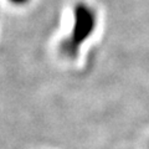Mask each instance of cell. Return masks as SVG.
<instances>
[{
	"label": "cell",
	"mask_w": 149,
	"mask_h": 149,
	"mask_svg": "<svg viewBox=\"0 0 149 149\" xmlns=\"http://www.w3.org/2000/svg\"><path fill=\"white\" fill-rule=\"evenodd\" d=\"M73 27L71 35L60 44V52L67 58H74L82 44L90 37L96 27V14L85 3H78L73 9Z\"/></svg>",
	"instance_id": "6da1fadb"
},
{
	"label": "cell",
	"mask_w": 149,
	"mask_h": 149,
	"mask_svg": "<svg viewBox=\"0 0 149 149\" xmlns=\"http://www.w3.org/2000/svg\"><path fill=\"white\" fill-rule=\"evenodd\" d=\"M9 1H11L15 5H24V4L29 3V0H9Z\"/></svg>",
	"instance_id": "7a4b0ae2"
}]
</instances>
